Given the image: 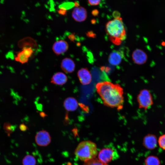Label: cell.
I'll use <instances>...</instances> for the list:
<instances>
[{
    "instance_id": "cell-1",
    "label": "cell",
    "mask_w": 165,
    "mask_h": 165,
    "mask_svg": "<svg viewBox=\"0 0 165 165\" xmlns=\"http://www.w3.org/2000/svg\"><path fill=\"white\" fill-rule=\"evenodd\" d=\"M96 88L105 105L119 110L123 108V90L120 85L104 81L97 83Z\"/></svg>"
},
{
    "instance_id": "cell-2",
    "label": "cell",
    "mask_w": 165,
    "mask_h": 165,
    "mask_svg": "<svg viewBox=\"0 0 165 165\" xmlns=\"http://www.w3.org/2000/svg\"><path fill=\"white\" fill-rule=\"evenodd\" d=\"M105 30L110 40L115 45H120L126 38V31L121 17L107 22Z\"/></svg>"
},
{
    "instance_id": "cell-3",
    "label": "cell",
    "mask_w": 165,
    "mask_h": 165,
    "mask_svg": "<svg viewBox=\"0 0 165 165\" xmlns=\"http://www.w3.org/2000/svg\"><path fill=\"white\" fill-rule=\"evenodd\" d=\"M75 153L80 160L84 162L95 159L98 154L96 145L90 140L81 141L76 148Z\"/></svg>"
},
{
    "instance_id": "cell-4",
    "label": "cell",
    "mask_w": 165,
    "mask_h": 165,
    "mask_svg": "<svg viewBox=\"0 0 165 165\" xmlns=\"http://www.w3.org/2000/svg\"><path fill=\"white\" fill-rule=\"evenodd\" d=\"M137 101L139 108L146 110L150 108L153 101L152 95L149 90L143 89L139 92Z\"/></svg>"
},
{
    "instance_id": "cell-5",
    "label": "cell",
    "mask_w": 165,
    "mask_h": 165,
    "mask_svg": "<svg viewBox=\"0 0 165 165\" xmlns=\"http://www.w3.org/2000/svg\"><path fill=\"white\" fill-rule=\"evenodd\" d=\"M119 155L115 149L107 147L101 149L98 154V159L102 162L107 164L117 158Z\"/></svg>"
},
{
    "instance_id": "cell-6",
    "label": "cell",
    "mask_w": 165,
    "mask_h": 165,
    "mask_svg": "<svg viewBox=\"0 0 165 165\" xmlns=\"http://www.w3.org/2000/svg\"><path fill=\"white\" fill-rule=\"evenodd\" d=\"M35 140L38 145L45 146L50 143L51 138L48 132L43 130L40 131L37 133L35 137Z\"/></svg>"
},
{
    "instance_id": "cell-7",
    "label": "cell",
    "mask_w": 165,
    "mask_h": 165,
    "mask_svg": "<svg viewBox=\"0 0 165 165\" xmlns=\"http://www.w3.org/2000/svg\"><path fill=\"white\" fill-rule=\"evenodd\" d=\"M132 58L133 61L136 64L141 65L145 63L147 60L146 53L140 49L135 50L132 54Z\"/></svg>"
},
{
    "instance_id": "cell-8",
    "label": "cell",
    "mask_w": 165,
    "mask_h": 165,
    "mask_svg": "<svg viewBox=\"0 0 165 165\" xmlns=\"http://www.w3.org/2000/svg\"><path fill=\"white\" fill-rule=\"evenodd\" d=\"M72 16L77 22L83 21L86 20L87 17L86 10L82 6L75 7L72 12Z\"/></svg>"
},
{
    "instance_id": "cell-9",
    "label": "cell",
    "mask_w": 165,
    "mask_h": 165,
    "mask_svg": "<svg viewBox=\"0 0 165 165\" xmlns=\"http://www.w3.org/2000/svg\"><path fill=\"white\" fill-rule=\"evenodd\" d=\"M68 44L66 41L61 40L54 43L52 50L56 54L58 55L66 52L68 49Z\"/></svg>"
},
{
    "instance_id": "cell-10",
    "label": "cell",
    "mask_w": 165,
    "mask_h": 165,
    "mask_svg": "<svg viewBox=\"0 0 165 165\" xmlns=\"http://www.w3.org/2000/svg\"><path fill=\"white\" fill-rule=\"evenodd\" d=\"M77 75L80 82L83 85H88L91 82V75L87 68H82L79 70Z\"/></svg>"
},
{
    "instance_id": "cell-11",
    "label": "cell",
    "mask_w": 165,
    "mask_h": 165,
    "mask_svg": "<svg viewBox=\"0 0 165 165\" xmlns=\"http://www.w3.org/2000/svg\"><path fill=\"white\" fill-rule=\"evenodd\" d=\"M143 144L147 149L151 150L154 149L157 145L156 137L152 134L146 135L143 138Z\"/></svg>"
},
{
    "instance_id": "cell-12",
    "label": "cell",
    "mask_w": 165,
    "mask_h": 165,
    "mask_svg": "<svg viewBox=\"0 0 165 165\" xmlns=\"http://www.w3.org/2000/svg\"><path fill=\"white\" fill-rule=\"evenodd\" d=\"M61 68L65 73H71L75 70V64L71 58H65L62 61Z\"/></svg>"
},
{
    "instance_id": "cell-13",
    "label": "cell",
    "mask_w": 165,
    "mask_h": 165,
    "mask_svg": "<svg viewBox=\"0 0 165 165\" xmlns=\"http://www.w3.org/2000/svg\"><path fill=\"white\" fill-rule=\"evenodd\" d=\"M123 56V54L121 52L117 51H112L109 55L108 61L112 65H118L121 63Z\"/></svg>"
},
{
    "instance_id": "cell-14",
    "label": "cell",
    "mask_w": 165,
    "mask_h": 165,
    "mask_svg": "<svg viewBox=\"0 0 165 165\" xmlns=\"http://www.w3.org/2000/svg\"><path fill=\"white\" fill-rule=\"evenodd\" d=\"M67 76L62 72H58L54 74L51 79V82L56 85H62L67 82Z\"/></svg>"
},
{
    "instance_id": "cell-15",
    "label": "cell",
    "mask_w": 165,
    "mask_h": 165,
    "mask_svg": "<svg viewBox=\"0 0 165 165\" xmlns=\"http://www.w3.org/2000/svg\"><path fill=\"white\" fill-rule=\"evenodd\" d=\"M64 106L65 109L67 111H74L77 109L78 104L77 101L75 98L68 97L64 100Z\"/></svg>"
},
{
    "instance_id": "cell-16",
    "label": "cell",
    "mask_w": 165,
    "mask_h": 165,
    "mask_svg": "<svg viewBox=\"0 0 165 165\" xmlns=\"http://www.w3.org/2000/svg\"><path fill=\"white\" fill-rule=\"evenodd\" d=\"M145 165H160V162L159 159L156 156H149L145 160Z\"/></svg>"
},
{
    "instance_id": "cell-17",
    "label": "cell",
    "mask_w": 165,
    "mask_h": 165,
    "mask_svg": "<svg viewBox=\"0 0 165 165\" xmlns=\"http://www.w3.org/2000/svg\"><path fill=\"white\" fill-rule=\"evenodd\" d=\"M36 162L35 158L30 155L26 156L22 161L23 165H35Z\"/></svg>"
},
{
    "instance_id": "cell-18",
    "label": "cell",
    "mask_w": 165,
    "mask_h": 165,
    "mask_svg": "<svg viewBox=\"0 0 165 165\" xmlns=\"http://www.w3.org/2000/svg\"><path fill=\"white\" fill-rule=\"evenodd\" d=\"M28 59L29 58L26 56L22 51L19 52L17 56L15 58L16 61H19L21 64H24L27 62Z\"/></svg>"
},
{
    "instance_id": "cell-19",
    "label": "cell",
    "mask_w": 165,
    "mask_h": 165,
    "mask_svg": "<svg viewBox=\"0 0 165 165\" xmlns=\"http://www.w3.org/2000/svg\"><path fill=\"white\" fill-rule=\"evenodd\" d=\"M83 165H108L101 162L96 158L84 162Z\"/></svg>"
},
{
    "instance_id": "cell-20",
    "label": "cell",
    "mask_w": 165,
    "mask_h": 165,
    "mask_svg": "<svg viewBox=\"0 0 165 165\" xmlns=\"http://www.w3.org/2000/svg\"><path fill=\"white\" fill-rule=\"evenodd\" d=\"M158 142L160 147L165 150V134H163L159 137Z\"/></svg>"
},
{
    "instance_id": "cell-21",
    "label": "cell",
    "mask_w": 165,
    "mask_h": 165,
    "mask_svg": "<svg viewBox=\"0 0 165 165\" xmlns=\"http://www.w3.org/2000/svg\"><path fill=\"white\" fill-rule=\"evenodd\" d=\"M22 51L26 56L28 58L31 56L33 52V49L31 47H24Z\"/></svg>"
},
{
    "instance_id": "cell-22",
    "label": "cell",
    "mask_w": 165,
    "mask_h": 165,
    "mask_svg": "<svg viewBox=\"0 0 165 165\" xmlns=\"http://www.w3.org/2000/svg\"><path fill=\"white\" fill-rule=\"evenodd\" d=\"M74 6V3L72 2H65L60 5L59 8H63L67 10Z\"/></svg>"
},
{
    "instance_id": "cell-23",
    "label": "cell",
    "mask_w": 165,
    "mask_h": 165,
    "mask_svg": "<svg viewBox=\"0 0 165 165\" xmlns=\"http://www.w3.org/2000/svg\"><path fill=\"white\" fill-rule=\"evenodd\" d=\"M67 10L63 8H60L57 10V12L60 15L65 16L67 14Z\"/></svg>"
},
{
    "instance_id": "cell-24",
    "label": "cell",
    "mask_w": 165,
    "mask_h": 165,
    "mask_svg": "<svg viewBox=\"0 0 165 165\" xmlns=\"http://www.w3.org/2000/svg\"><path fill=\"white\" fill-rule=\"evenodd\" d=\"M88 2L90 5L91 6H96L99 4L101 0H88Z\"/></svg>"
},
{
    "instance_id": "cell-25",
    "label": "cell",
    "mask_w": 165,
    "mask_h": 165,
    "mask_svg": "<svg viewBox=\"0 0 165 165\" xmlns=\"http://www.w3.org/2000/svg\"><path fill=\"white\" fill-rule=\"evenodd\" d=\"M120 14L117 11H115L113 13V16L115 18H118L120 17Z\"/></svg>"
},
{
    "instance_id": "cell-26",
    "label": "cell",
    "mask_w": 165,
    "mask_h": 165,
    "mask_svg": "<svg viewBox=\"0 0 165 165\" xmlns=\"http://www.w3.org/2000/svg\"><path fill=\"white\" fill-rule=\"evenodd\" d=\"M86 35L88 37L92 38H94L96 36V34L92 31L88 32L86 34Z\"/></svg>"
},
{
    "instance_id": "cell-27",
    "label": "cell",
    "mask_w": 165,
    "mask_h": 165,
    "mask_svg": "<svg viewBox=\"0 0 165 165\" xmlns=\"http://www.w3.org/2000/svg\"><path fill=\"white\" fill-rule=\"evenodd\" d=\"M69 39L72 41L74 42L75 40V36L74 34L70 35L68 36Z\"/></svg>"
},
{
    "instance_id": "cell-28",
    "label": "cell",
    "mask_w": 165,
    "mask_h": 165,
    "mask_svg": "<svg viewBox=\"0 0 165 165\" xmlns=\"http://www.w3.org/2000/svg\"><path fill=\"white\" fill-rule=\"evenodd\" d=\"M99 13V11L97 9H94L92 12V14L94 16H97Z\"/></svg>"
},
{
    "instance_id": "cell-29",
    "label": "cell",
    "mask_w": 165,
    "mask_h": 165,
    "mask_svg": "<svg viewBox=\"0 0 165 165\" xmlns=\"http://www.w3.org/2000/svg\"><path fill=\"white\" fill-rule=\"evenodd\" d=\"M6 56L7 58H13V54L11 52H9L6 55Z\"/></svg>"
},
{
    "instance_id": "cell-30",
    "label": "cell",
    "mask_w": 165,
    "mask_h": 165,
    "mask_svg": "<svg viewBox=\"0 0 165 165\" xmlns=\"http://www.w3.org/2000/svg\"><path fill=\"white\" fill-rule=\"evenodd\" d=\"M20 130H24L26 129V127L24 124H21L20 125Z\"/></svg>"
},
{
    "instance_id": "cell-31",
    "label": "cell",
    "mask_w": 165,
    "mask_h": 165,
    "mask_svg": "<svg viewBox=\"0 0 165 165\" xmlns=\"http://www.w3.org/2000/svg\"><path fill=\"white\" fill-rule=\"evenodd\" d=\"M74 6H75V7H79V2H78L77 1L75 2H74Z\"/></svg>"
},
{
    "instance_id": "cell-32",
    "label": "cell",
    "mask_w": 165,
    "mask_h": 165,
    "mask_svg": "<svg viewBox=\"0 0 165 165\" xmlns=\"http://www.w3.org/2000/svg\"><path fill=\"white\" fill-rule=\"evenodd\" d=\"M161 45L163 46H165V42L164 41H162L161 42Z\"/></svg>"
}]
</instances>
